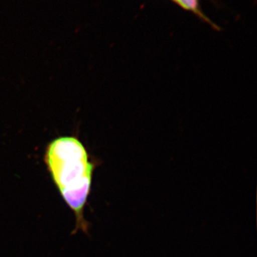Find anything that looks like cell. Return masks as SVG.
Wrapping results in <instances>:
<instances>
[{
	"instance_id": "2",
	"label": "cell",
	"mask_w": 257,
	"mask_h": 257,
	"mask_svg": "<svg viewBox=\"0 0 257 257\" xmlns=\"http://www.w3.org/2000/svg\"><path fill=\"white\" fill-rule=\"evenodd\" d=\"M177 4L180 5L181 7L187 10L198 13L199 10V4H198V0H174Z\"/></svg>"
},
{
	"instance_id": "1",
	"label": "cell",
	"mask_w": 257,
	"mask_h": 257,
	"mask_svg": "<svg viewBox=\"0 0 257 257\" xmlns=\"http://www.w3.org/2000/svg\"><path fill=\"white\" fill-rule=\"evenodd\" d=\"M45 162L61 195L75 214L77 227L85 230L83 211L94 168L85 147L72 137L55 139L47 147Z\"/></svg>"
}]
</instances>
